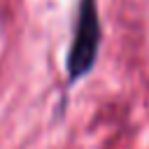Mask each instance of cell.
Instances as JSON below:
<instances>
[{
	"instance_id": "1",
	"label": "cell",
	"mask_w": 149,
	"mask_h": 149,
	"mask_svg": "<svg viewBox=\"0 0 149 149\" xmlns=\"http://www.w3.org/2000/svg\"><path fill=\"white\" fill-rule=\"evenodd\" d=\"M100 42H102V23H100L98 2L79 0L74 33H72V42L68 49V58H65L68 84H77L93 70L100 56Z\"/></svg>"
}]
</instances>
